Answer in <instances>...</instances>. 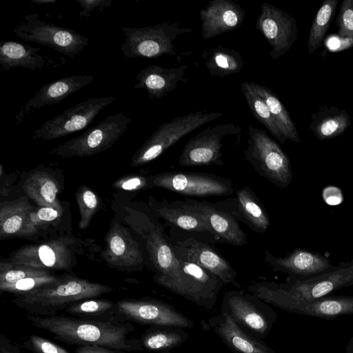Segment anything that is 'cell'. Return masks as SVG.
<instances>
[{
  "label": "cell",
  "instance_id": "obj_14",
  "mask_svg": "<svg viewBox=\"0 0 353 353\" xmlns=\"http://www.w3.org/2000/svg\"><path fill=\"white\" fill-rule=\"evenodd\" d=\"M115 100L114 97L90 98L46 121L32 132V139L48 141L61 138L88 127L99 113Z\"/></svg>",
  "mask_w": 353,
  "mask_h": 353
},
{
  "label": "cell",
  "instance_id": "obj_4",
  "mask_svg": "<svg viewBox=\"0 0 353 353\" xmlns=\"http://www.w3.org/2000/svg\"><path fill=\"white\" fill-rule=\"evenodd\" d=\"M91 240L61 236L41 243L27 245L13 252L10 262L46 271L70 270L79 258L88 256L89 252L94 251V241Z\"/></svg>",
  "mask_w": 353,
  "mask_h": 353
},
{
  "label": "cell",
  "instance_id": "obj_32",
  "mask_svg": "<svg viewBox=\"0 0 353 353\" xmlns=\"http://www.w3.org/2000/svg\"><path fill=\"white\" fill-rule=\"evenodd\" d=\"M310 128L319 140L336 137L344 132L351 123L345 110L332 107L314 114Z\"/></svg>",
  "mask_w": 353,
  "mask_h": 353
},
{
  "label": "cell",
  "instance_id": "obj_1",
  "mask_svg": "<svg viewBox=\"0 0 353 353\" xmlns=\"http://www.w3.org/2000/svg\"><path fill=\"white\" fill-rule=\"evenodd\" d=\"M27 319L34 327L46 330L55 339L70 344L101 345L121 352L143 349L140 339L130 336L134 330L133 325L114 317L99 321L63 315L43 317L28 314Z\"/></svg>",
  "mask_w": 353,
  "mask_h": 353
},
{
  "label": "cell",
  "instance_id": "obj_38",
  "mask_svg": "<svg viewBox=\"0 0 353 353\" xmlns=\"http://www.w3.org/2000/svg\"><path fill=\"white\" fill-rule=\"evenodd\" d=\"M75 199L80 212L79 228L81 230H85L94 215L99 210L101 200L94 191L85 185L81 186L77 190Z\"/></svg>",
  "mask_w": 353,
  "mask_h": 353
},
{
  "label": "cell",
  "instance_id": "obj_20",
  "mask_svg": "<svg viewBox=\"0 0 353 353\" xmlns=\"http://www.w3.org/2000/svg\"><path fill=\"white\" fill-rule=\"evenodd\" d=\"M183 202L192 212L199 216L209 227L219 242L234 246L248 243L245 233L239 221L230 213L205 201L185 199Z\"/></svg>",
  "mask_w": 353,
  "mask_h": 353
},
{
  "label": "cell",
  "instance_id": "obj_51",
  "mask_svg": "<svg viewBox=\"0 0 353 353\" xmlns=\"http://www.w3.org/2000/svg\"><path fill=\"white\" fill-rule=\"evenodd\" d=\"M33 3L38 5L54 3L56 0H31Z\"/></svg>",
  "mask_w": 353,
  "mask_h": 353
},
{
  "label": "cell",
  "instance_id": "obj_44",
  "mask_svg": "<svg viewBox=\"0 0 353 353\" xmlns=\"http://www.w3.org/2000/svg\"><path fill=\"white\" fill-rule=\"evenodd\" d=\"M112 186L118 190L125 191H139L150 188L149 176L132 174L117 180Z\"/></svg>",
  "mask_w": 353,
  "mask_h": 353
},
{
  "label": "cell",
  "instance_id": "obj_25",
  "mask_svg": "<svg viewBox=\"0 0 353 353\" xmlns=\"http://www.w3.org/2000/svg\"><path fill=\"white\" fill-rule=\"evenodd\" d=\"M201 35L210 39L239 28L245 17V11L231 0H211L199 12Z\"/></svg>",
  "mask_w": 353,
  "mask_h": 353
},
{
  "label": "cell",
  "instance_id": "obj_24",
  "mask_svg": "<svg viewBox=\"0 0 353 353\" xmlns=\"http://www.w3.org/2000/svg\"><path fill=\"white\" fill-rule=\"evenodd\" d=\"M214 204L256 232L264 233L270 226V220L268 212L258 196L248 186L239 188L235 191L234 196Z\"/></svg>",
  "mask_w": 353,
  "mask_h": 353
},
{
  "label": "cell",
  "instance_id": "obj_50",
  "mask_svg": "<svg viewBox=\"0 0 353 353\" xmlns=\"http://www.w3.org/2000/svg\"><path fill=\"white\" fill-rule=\"evenodd\" d=\"M345 353H353V336L350 339L346 345Z\"/></svg>",
  "mask_w": 353,
  "mask_h": 353
},
{
  "label": "cell",
  "instance_id": "obj_10",
  "mask_svg": "<svg viewBox=\"0 0 353 353\" xmlns=\"http://www.w3.org/2000/svg\"><path fill=\"white\" fill-rule=\"evenodd\" d=\"M221 312L228 314L251 335L265 337L277 319L275 311L252 293L231 290L225 292Z\"/></svg>",
  "mask_w": 353,
  "mask_h": 353
},
{
  "label": "cell",
  "instance_id": "obj_36",
  "mask_svg": "<svg viewBox=\"0 0 353 353\" xmlns=\"http://www.w3.org/2000/svg\"><path fill=\"white\" fill-rule=\"evenodd\" d=\"M241 89L254 118L263 124L281 144L284 143L286 140L280 133L266 104L252 89L249 81L243 82Z\"/></svg>",
  "mask_w": 353,
  "mask_h": 353
},
{
  "label": "cell",
  "instance_id": "obj_30",
  "mask_svg": "<svg viewBox=\"0 0 353 353\" xmlns=\"http://www.w3.org/2000/svg\"><path fill=\"white\" fill-rule=\"evenodd\" d=\"M249 84L266 104L283 137L285 140L300 143L296 127L284 105L276 94L268 87L258 83L251 81Z\"/></svg>",
  "mask_w": 353,
  "mask_h": 353
},
{
  "label": "cell",
  "instance_id": "obj_42",
  "mask_svg": "<svg viewBox=\"0 0 353 353\" xmlns=\"http://www.w3.org/2000/svg\"><path fill=\"white\" fill-rule=\"evenodd\" d=\"M338 34L353 41V0L342 1L337 19Z\"/></svg>",
  "mask_w": 353,
  "mask_h": 353
},
{
  "label": "cell",
  "instance_id": "obj_13",
  "mask_svg": "<svg viewBox=\"0 0 353 353\" xmlns=\"http://www.w3.org/2000/svg\"><path fill=\"white\" fill-rule=\"evenodd\" d=\"M150 188H160L185 196H229L234 192L232 181L201 172H165L149 176Z\"/></svg>",
  "mask_w": 353,
  "mask_h": 353
},
{
  "label": "cell",
  "instance_id": "obj_15",
  "mask_svg": "<svg viewBox=\"0 0 353 353\" xmlns=\"http://www.w3.org/2000/svg\"><path fill=\"white\" fill-rule=\"evenodd\" d=\"M169 237L178 259L196 263L219 277L224 285L236 281V271L208 241L192 234L179 235L172 230Z\"/></svg>",
  "mask_w": 353,
  "mask_h": 353
},
{
  "label": "cell",
  "instance_id": "obj_5",
  "mask_svg": "<svg viewBox=\"0 0 353 353\" xmlns=\"http://www.w3.org/2000/svg\"><path fill=\"white\" fill-rule=\"evenodd\" d=\"M253 285L296 299H319L339 290L353 287V258L349 261L340 262L328 271L311 278L289 276L285 283L263 281Z\"/></svg>",
  "mask_w": 353,
  "mask_h": 353
},
{
  "label": "cell",
  "instance_id": "obj_27",
  "mask_svg": "<svg viewBox=\"0 0 353 353\" xmlns=\"http://www.w3.org/2000/svg\"><path fill=\"white\" fill-rule=\"evenodd\" d=\"M188 68V65L171 68L157 65L148 66L136 75L137 83L133 88L145 90L150 99H161L176 88Z\"/></svg>",
  "mask_w": 353,
  "mask_h": 353
},
{
  "label": "cell",
  "instance_id": "obj_22",
  "mask_svg": "<svg viewBox=\"0 0 353 353\" xmlns=\"http://www.w3.org/2000/svg\"><path fill=\"white\" fill-rule=\"evenodd\" d=\"M148 206L154 215L163 219L175 229L185 231L194 236L196 234L199 238L208 242L218 241L204 221L190 210L183 201H159L150 196Z\"/></svg>",
  "mask_w": 353,
  "mask_h": 353
},
{
  "label": "cell",
  "instance_id": "obj_9",
  "mask_svg": "<svg viewBox=\"0 0 353 353\" xmlns=\"http://www.w3.org/2000/svg\"><path fill=\"white\" fill-rule=\"evenodd\" d=\"M222 114L220 112L197 111L162 123L135 152L131 166H141L154 161L186 134Z\"/></svg>",
  "mask_w": 353,
  "mask_h": 353
},
{
  "label": "cell",
  "instance_id": "obj_6",
  "mask_svg": "<svg viewBox=\"0 0 353 353\" xmlns=\"http://www.w3.org/2000/svg\"><path fill=\"white\" fill-rule=\"evenodd\" d=\"M245 159L261 176L279 188L292 181V170L288 155L263 130L248 127Z\"/></svg>",
  "mask_w": 353,
  "mask_h": 353
},
{
  "label": "cell",
  "instance_id": "obj_16",
  "mask_svg": "<svg viewBox=\"0 0 353 353\" xmlns=\"http://www.w3.org/2000/svg\"><path fill=\"white\" fill-rule=\"evenodd\" d=\"M241 128L233 123H221L208 127L191 138L179 158L181 166L223 165V139L239 134Z\"/></svg>",
  "mask_w": 353,
  "mask_h": 353
},
{
  "label": "cell",
  "instance_id": "obj_37",
  "mask_svg": "<svg viewBox=\"0 0 353 353\" xmlns=\"http://www.w3.org/2000/svg\"><path fill=\"white\" fill-rule=\"evenodd\" d=\"M114 311L117 312L116 303L93 298L75 302L65 309L67 313L83 319L101 317Z\"/></svg>",
  "mask_w": 353,
  "mask_h": 353
},
{
  "label": "cell",
  "instance_id": "obj_39",
  "mask_svg": "<svg viewBox=\"0 0 353 353\" xmlns=\"http://www.w3.org/2000/svg\"><path fill=\"white\" fill-rule=\"evenodd\" d=\"M63 210L50 207H38L29 213L20 236H30L37 234L39 229L59 218Z\"/></svg>",
  "mask_w": 353,
  "mask_h": 353
},
{
  "label": "cell",
  "instance_id": "obj_11",
  "mask_svg": "<svg viewBox=\"0 0 353 353\" xmlns=\"http://www.w3.org/2000/svg\"><path fill=\"white\" fill-rule=\"evenodd\" d=\"M248 291L269 305L296 314L323 319H334L339 316L353 315V296H326L314 300L296 299L255 287H248Z\"/></svg>",
  "mask_w": 353,
  "mask_h": 353
},
{
  "label": "cell",
  "instance_id": "obj_40",
  "mask_svg": "<svg viewBox=\"0 0 353 353\" xmlns=\"http://www.w3.org/2000/svg\"><path fill=\"white\" fill-rule=\"evenodd\" d=\"M61 277L51 273L41 276L28 277L12 283H0V290L1 292L13 294L16 296H20L56 283Z\"/></svg>",
  "mask_w": 353,
  "mask_h": 353
},
{
  "label": "cell",
  "instance_id": "obj_29",
  "mask_svg": "<svg viewBox=\"0 0 353 353\" xmlns=\"http://www.w3.org/2000/svg\"><path fill=\"white\" fill-rule=\"evenodd\" d=\"M27 197L39 207H50L62 210L58 201L59 184L55 178L46 172L37 170L30 174L23 184Z\"/></svg>",
  "mask_w": 353,
  "mask_h": 353
},
{
  "label": "cell",
  "instance_id": "obj_26",
  "mask_svg": "<svg viewBox=\"0 0 353 353\" xmlns=\"http://www.w3.org/2000/svg\"><path fill=\"white\" fill-rule=\"evenodd\" d=\"M94 78L92 75H72L44 84L32 98L21 106L15 116V123H22L26 117L36 109L60 102L90 84Z\"/></svg>",
  "mask_w": 353,
  "mask_h": 353
},
{
  "label": "cell",
  "instance_id": "obj_18",
  "mask_svg": "<svg viewBox=\"0 0 353 353\" xmlns=\"http://www.w3.org/2000/svg\"><path fill=\"white\" fill-rule=\"evenodd\" d=\"M255 27L271 46L270 54L272 60L283 56L298 39L294 18L270 3L261 5Z\"/></svg>",
  "mask_w": 353,
  "mask_h": 353
},
{
  "label": "cell",
  "instance_id": "obj_52",
  "mask_svg": "<svg viewBox=\"0 0 353 353\" xmlns=\"http://www.w3.org/2000/svg\"><path fill=\"white\" fill-rule=\"evenodd\" d=\"M161 353H170V350H165L163 352H161Z\"/></svg>",
  "mask_w": 353,
  "mask_h": 353
},
{
  "label": "cell",
  "instance_id": "obj_21",
  "mask_svg": "<svg viewBox=\"0 0 353 353\" xmlns=\"http://www.w3.org/2000/svg\"><path fill=\"white\" fill-rule=\"evenodd\" d=\"M202 328L212 331L234 353H276L259 338L243 330L225 312H221L203 321Z\"/></svg>",
  "mask_w": 353,
  "mask_h": 353
},
{
  "label": "cell",
  "instance_id": "obj_23",
  "mask_svg": "<svg viewBox=\"0 0 353 353\" xmlns=\"http://www.w3.org/2000/svg\"><path fill=\"white\" fill-rule=\"evenodd\" d=\"M264 259L274 272L301 279L318 276L334 267L326 256L303 248H296L285 256H276L265 250Z\"/></svg>",
  "mask_w": 353,
  "mask_h": 353
},
{
  "label": "cell",
  "instance_id": "obj_43",
  "mask_svg": "<svg viewBox=\"0 0 353 353\" xmlns=\"http://www.w3.org/2000/svg\"><path fill=\"white\" fill-rule=\"evenodd\" d=\"M23 345L33 353H71L57 344L35 334L30 335Z\"/></svg>",
  "mask_w": 353,
  "mask_h": 353
},
{
  "label": "cell",
  "instance_id": "obj_33",
  "mask_svg": "<svg viewBox=\"0 0 353 353\" xmlns=\"http://www.w3.org/2000/svg\"><path fill=\"white\" fill-rule=\"evenodd\" d=\"M34 207L27 197L1 203L0 236L1 238L20 236L27 217Z\"/></svg>",
  "mask_w": 353,
  "mask_h": 353
},
{
  "label": "cell",
  "instance_id": "obj_45",
  "mask_svg": "<svg viewBox=\"0 0 353 353\" xmlns=\"http://www.w3.org/2000/svg\"><path fill=\"white\" fill-rule=\"evenodd\" d=\"M83 10L79 12V17H90V13L96 8L103 12L104 8L111 6L112 0H77Z\"/></svg>",
  "mask_w": 353,
  "mask_h": 353
},
{
  "label": "cell",
  "instance_id": "obj_49",
  "mask_svg": "<svg viewBox=\"0 0 353 353\" xmlns=\"http://www.w3.org/2000/svg\"><path fill=\"white\" fill-rule=\"evenodd\" d=\"M0 353H21L17 346L10 342L3 334L0 336Z\"/></svg>",
  "mask_w": 353,
  "mask_h": 353
},
{
  "label": "cell",
  "instance_id": "obj_34",
  "mask_svg": "<svg viewBox=\"0 0 353 353\" xmlns=\"http://www.w3.org/2000/svg\"><path fill=\"white\" fill-rule=\"evenodd\" d=\"M188 336V333L182 327L152 325L139 339L143 348L163 352L180 346Z\"/></svg>",
  "mask_w": 353,
  "mask_h": 353
},
{
  "label": "cell",
  "instance_id": "obj_46",
  "mask_svg": "<svg viewBox=\"0 0 353 353\" xmlns=\"http://www.w3.org/2000/svg\"><path fill=\"white\" fill-rule=\"evenodd\" d=\"M323 199L329 205H338L343 201V194L339 188L327 186L323 189Z\"/></svg>",
  "mask_w": 353,
  "mask_h": 353
},
{
  "label": "cell",
  "instance_id": "obj_8",
  "mask_svg": "<svg viewBox=\"0 0 353 353\" xmlns=\"http://www.w3.org/2000/svg\"><path fill=\"white\" fill-rule=\"evenodd\" d=\"M132 119L125 112L109 115L81 135L58 145L48 152L62 157H88L102 152L117 141Z\"/></svg>",
  "mask_w": 353,
  "mask_h": 353
},
{
  "label": "cell",
  "instance_id": "obj_31",
  "mask_svg": "<svg viewBox=\"0 0 353 353\" xmlns=\"http://www.w3.org/2000/svg\"><path fill=\"white\" fill-rule=\"evenodd\" d=\"M205 65L213 77H225L240 72L245 62L241 54L234 49L219 45L204 50L201 54Z\"/></svg>",
  "mask_w": 353,
  "mask_h": 353
},
{
  "label": "cell",
  "instance_id": "obj_3",
  "mask_svg": "<svg viewBox=\"0 0 353 353\" xmlns=\"http://www.w3.org/2000/svg\"><path fill=\"white\" fill-rule=\"evenodd\" d=\"M108 285L72 276H62L54 283L29 293L17 296L12 303L31 315L53 316L71 304L110 293Z\"/></svg>",
  "mask_w": 353,
  "mask_h": 353
},
{
  "label": "cell",
  "instance_id": "obj_47",
  "mask_svg": "<svg viewBox=\"0 0 353 353\" xmlns=\"http://www.w3.org/2000/svg\"><path fill=\"white\" fill-rule=\"evenodd\" d=\"M121 352L96 345H83L79 346L74 353H121Z\"/></svg>",
  "mask_w": 353,
  "mask_h": 353
},
{
  "label": "cell",
  "instance_id": "obj_28",
  "mask_svg": "<svg viewBox=\"0 0 353 353\" xmlns=\"http://www.w3.org/2000/svg\"><path fill=\"white\" fill-rule=\"evenodd\" d=\"M41 48L19 41L0 42V65L2 70L28 68L32 70L59 65L52 58L38 54Z\"/></svg>",
  "mask_w": 353,
  "mask_h": 353
},
{
  "label": "cell",
  "instance_id": "obj_2",
  "mask_svg": "<svg viewBox=\"0 0 353 353\" xmlns=\"http://www.w3.org/2000/svg\"><path fill=\"white\" fill-rule=\"evenodd\" d=\"M124 221L144 243L154 272V281L174 293L185 279L170 237L148 206L143 209L125 207Z\"/></svg>",
  "mask_w": 353,
  "mask_h": 353
},
{
  "label": "cell",
  "instance_id": "obj_48",
  "mask_svg": "<svg viewBox=\"0 0 353 353\" xmlns=\"http://www.w3.org/2000/svg\"><path fill=\"white\" fill-rule=\"evenodd\" d=\"M1 188L0 194L1 197L6 196L11 190L12 185L14 181L12 175H7L3 172V165H0Z\"/></svg>",
  "mask_w": 353,
  "mask_h": 353
},
{
  "label": "cell",
  "instance_id": "obj_12",
  "mask_svg": "<svg viewBox=\"0 0 353 353\" xmlns=\"http://www.w3.org/2000/svg\"><path fill=\"white\" fill-rule=\"evenodd\" d=\"M13 32L26 41L34 42L74 58L88 45L89 39L76 31L40 19L39 14L25 15Z\"/></svg>",
  "mask_w": 353,
  "mask_h": 353
},
{
  "label": "cell",
  "instance_id": "obj_41",
  "mask_svg": "<svg viewBox=\"0 0 353 353\" xmlns=\"http://www.w3.org/2000/svg\"><path fill=\"white\" fill-rule=\"evenodd\" d=\"M49 274V271L17 265L10 261L0 263V283H12L28 277L41 276Z\"/></svg>",
  "mask_w": 353,
  "mask_h": 353
},
{
  "label": "cell",
  "instance_id": "obj_7",
  "mask_svg": "<svg viewBox=\"0 0 353 353\" xmlns=\"http://www.w3.org/2000/svg\"><path fill=\"white\" fill-rule=\"evenodd\" d=\"M121 30L125 40L121 49L125 57L156 59L165 54L176 55L174 41L180 34L192 32L193 29L177 22L166 21L153 26H123Z\"/></svg>",
  "mask_w": 353,
  "mask_h": 353
},
{
  "label": "cell",
  "instance_id": "obj_17",
  "mask_svg": "<svg viewBox=\"0 0 353 353\" xmlns=\"http://www.w3.org/2000/svg\"><path fill=\"white\" fill-rule=\"evenodd\" d=\"M117 312L124 319L151 325L191 328L193 322L170 304L154 299H123L116 302Z\"/></svg>",
  "mask_w": 353,
  "mask_h": 353
},
{
  "label": "cell",
  "instance_id": "obj_19",
  "mask_svg": "<svg viewBox=\"0 0 353 353\" xmlns=\"http://www.w3.org/2000/svg\"><path fill=\"white\" fill-rule=\"evenodd\" d=\"M105 243L101 256L109 266L124 270H140L145 265V256L140 244L122 224L115 222L112 225Z\"/></svg>",
  "mask_w": 353,
  "mask_h": 353
},
{
  "label": "cell",
  "instance_id": "obj_35",
  "mask_svg": "<svg viewBox=\"0 0 353 353\" xmlns=\"http://www.w3.org/2000/svg\"><path fill=\"white\" fill-rule=\"evenodd\" d=\"M338 0H325L315 15L307 41L308 54L314 53L321 46L335 14Z\"/></svg>",
  "mask_w": 353,
  "mask_h": 353
}]
</instances>
